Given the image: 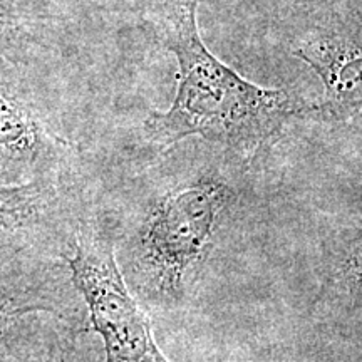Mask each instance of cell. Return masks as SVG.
<instances>
[{
    "mask_svg": "<svg viewBox=\"0 0 362 362\" xmlns=\"http://www.w3.org/2000/svg\"><path fill=\"white\" fill-rule=\"evenodd\" d=\"M64 259L86 315L104 344L106 362H170L155 341L151 319L126 282L106 220H79Z\"/></svg>",
    "mask_w": 362,
    "mask_h": 362,
    "instance_id": "3",
    "label": "cell"
},
{
    "mask_svg": "<svg viewBox=\"0 0 362 362\" xmlns=\"http://www.w3.org/2000/svg\"><path fill=\"white\" fill-rule=\"evenodd\" d=\"M232 189L216 180H200L170 189L151 203L131 247V277L144 293L178 302L192 275L214 247L220 215Z\"/></svg>",
    "mask_w": 362,
    "mask_h": 362,
    "instance_id": "2",
    "label": "cell"
},
{
    "mask_svg": "<svg viewBox=\"0 0 362 362\" xmlns=\"http://www.w3.org/2000/svg\"><path fill=\"white\" fill-rule=\"evenodd\" d=\"M319 302L342 315L362 310V223L346 226L330 242Z\"/></svg>",
    "mask_w": 362,
    "mask_h": 362,
    "instance_id": "7",
    "label": "cell"
},
{
    "mask_svg": "<svg viewBox=\"0 0 362 362\" xmlns=\"http://www.w3.org/2000/svg\"><path fill=\"white\" fill-rule=\"evenodd\" d=\"M197 0L173 6L166 16L165 44L178 62V86L166 111L144 119V136L160 151L200 136L242 155H257L292 117L314 112L284 89L262 88L237 74L203 44Z\"/></svg>",
    "mask_w": 362,
    "mask_h": 362,
    "instance_id": "1",
    "label": "cell"
},
{
    "mask_svg": "<svg viewBox=\"0 0 362 362\" xmlns=\"http://www.w3.org/2000/svg\"><path fill=\"white\" fill-rule=\"evenodd\" d=\"M49 13L42 0H0V62L24 67L42 45Z\"/></svg>",
    "mask_w": 362,
    "mask_h": 362,
    "instance_id": "8",
    "label": "cell"
},
{
    "mask_svg": "<svg viewBox=\"0 0 362 362\" xmlns=\"http://www.w3.org/2000/svg\"><path fill=\"white\" fill-rule=\"evenodd\" d=\"M292 56L315 72L324 89L314 112L337 123H362V34L319 27L300 37Z\"/></svg>",
    "mask_w": 362,
    "mask_h": 362,
    "instance_id": "5",
    "label": "cell"
},
{
    "mask_svg": "<svg viewBox=\"0 0 362 362\" xmlns=\"http://www.w3.org/2000/svg\"><path fill=\"white\" fill-rule=\"evenodd\" d=\"M13 67L21 66L0 69V188L71 178L74 144L56 129Z\"/></svg>",
    "mask_w": 362,
    "mask_h": 362,
    "instance_id": "4",
    "label": "cell"
},
{
    "mask_svg": "<svg viewBox=\"0 0 362 362\" xmlns=\"http://www.w3.org/2000/svg\"><path fill=\"white\" fill-rule=\"evenodd\" d=\"M71 178L0 188V243L17 238L57 242Z\"/></svg>",
    "mask_w": 362,
    "mask_h": 362,
    "instance_id": "6",
    "label": "cell"
}]
</instances>
